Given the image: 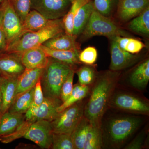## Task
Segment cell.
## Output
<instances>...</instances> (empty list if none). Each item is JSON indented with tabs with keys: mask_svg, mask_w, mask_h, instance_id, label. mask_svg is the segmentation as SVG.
<instances>
[{
	"mask_svg": "<svg viewBox=\"0 0 149 149\" xmlns=\"http://www.w3.org/2000/svg\"><path fill=\"white\" fill-rule=\"evenodd\" d=\"M83 39L95 36H103L110 39L116 36H124L125 34L108 17L104 16L94 9L87 25L82 33Z\"/></svg>",
	"mask_w": 149,
	"mask_h": 149,
	"instance_id": "52a82bcc",
	"label": "cell"
},
{
	"mask_svg": "<svg viewBox=\"0 0 149 149\" xmlns=\"http://www.w3.org/2000/svg\"><path fill=\"white\" fill-rule=\"evenodd\" d=\"M3 12V6L1 3L0 4V26L2 25Z\"/></svg>",
	"mask_w": 149,
	"mask_h": 149,
	"instance_id": "ab89813d",
	"label": "cell"
},
{
	"mask_svg": "<svg viewBox=\"0 0 149 149\" xmlns=\"http://www.w3.org/2000/svg\"><path fill=\"white\" fill-rule=\"evenodd\" d=\"M49 20L37 11L30 10L22 24V35L27 32H35L42 29L47 25Z\"/></svg>",
	"mask_w": 149,
	"mask_h": 149,
	"instance_id": "603a6c76",
	"label": "cell"
},
{
	"mask_svg": "<svg viewBox=\"0 0 149 149\" xmlns=\"http://www.w3.org/2000/svg\"><path fill=\"white\" fill-rule=\"evenodd\" d=\"M91 88V86L81 85L78 83L73 85L70 96L57 108V112H60L68 107L87 98L89 95Z\"/></svg>",
	"mask_w": 149,
	"mask_h": 149,
	"instance_id": "4316f807",
	"label": "cell"
},
{
	"mask_svg": "<svg viewBox=\"0 0 149 149\" xmlns=\"http://www.w3.org/2000/svg\"><path fill=\"white\" fill-rule=\"evenodd\" d=\"M94 10L93 2L91 1L80 8L74 17L73 35L77 36L81 34L87 25Z\"/></svg>",
	"mask_w": 149,
	"mask_h": 149,
	"instance_id": "d4e9b609",
	"label": "cell"
},
{
	"mask_svg": "<svg viewBox=\"0 0 149 149\" xmlns=\"http://www.w3.org/2000/svg\"><path fill=\"white\" fill-rule=\"evenodd\" d=\"M75 70H76L74 69L71 70L62 85L60 92V99L62 103L68 98L72 93L74 85L73 84V79Z\"/></svg>",
	"mask_w": 149,
	"mask_h": 149,
	"instance_id": "e575fe53",
	"label": "cell"
},
{
	"mask_svg": "<svg viewBox=\"0 0 149 149\" xmlns=\"http://www.w3.org/2000/svg\"><path fill=\"white\" fill-rule=\"evenodd\" d=\"M98 57L97 49L93 47H88L79 53L78 58L81 63L88 65H93Z\"/></svg>",
	"mask_w": 149,
	"mask_h": 149,
	"instance_id": "836d02e7",
	"label": "cell"
},
{
	"mask_svg": "<svg viewBox=\"0 0 149 149\" xmlns=\"http://www.w3.org/2000/svg\"><path fill=\"white\" fill-rule=\"evenodd\" d=\"M112 38L116 41L118 45L122 49L134 54L140 52L145 46L144 43L141 41L134 38L120 36Z\"/></svg>",
	"mask_w": 149,
	"mask_h": 149,
	"instance_id": "f1b7e54d",
	"label": "cell"
},
{
	"mask_svg": "<svg viewBox=\"0 0 149 149\" xmlns=\"http://www.w3.org/2000/svg\"><path fill=\"white\" fill-rule=\"evenodd\" d=\"M111 63L109 70L119 71L128 68L139 61V57L122 49L117 43L111 38Z\"/></svg>",
	"mask_w": 149,
	"mask_h": 149,
	"instance_id": "4fadbf2b",
	"label": "cell"
},
{
	"mask_svg": "<svg viewBox=\"0 0 149 149\" xmlns=\"http://www.w3.org/2000/svg\"><path fill=\"white\" fill-rule=\"evenodd\" d=\"M109 108L135 115H148V99L131 92L118 91L116 88L110 100Z\"/></svg>",
	"mask_w": 149,
	"mask_h": 149,
	"instance_id": "5b68a950",
	"label": "cell"
},
{
	"mask_svg": "<svg viewBox=\"0 0 149 149\" xmlns=\"http://www.w3.org/2000/svg\"><path fill=\"white\" fill-rule=\"evenodd\" d=\"M24 120V114L6 112L0 118V137L13 132Z\"/></svg>",
	"mask_w": 149,
	"mask_h": 149,
	"instance_id": "7402d4cb",
	"label": "cell"
},
{
	"mask_svg": "<svg viewBox=\"0 0 149 149\" xmlns=\"http://www.w3.org/2000/svg\"><path fill=\"white\" fill-rule=\"evenodd\" d=\"M40 47L45 53L48 57L52 58L74 68L77 65L81 63L78 58L80 50H57L51 49L43 45H41Z\"/></svg>",
	"mask_w": 149,
	"mask_h": 149,
	"instance_id": "44dd1931",
	"label": "cell"
},
{
	"mask_svg": "<svg viewBox=\"0 0 149 149\" xmlns=\"http://www.w3.org/2000/svg\"><path fill=\"white\" fill-rule=\"evenodd\" d=\"M77 37L64 31L47 40L42 45L51 49L57 50H80V45L76 41Z\"/></svg>",
	"mask_w": 149,
	"mask_h": 149,
	"instance_id": "ac0fdd59",
	"label": "cell"
},
{
	"mask_svg": "<svg viewBox=\"0 0 149 149\" xmlns=\"http://www.w3.org/2000/svg\"><path fill=\"white\" fill-rule=\"evenodd\" d=\"M7 46L6 37L2 25L0 26V55L5 53Z\"/></svg>",
	"mask_w": 149,
	"mask_h": 149,
	"instance_id": "f35d334b",
	"label": "cell"
},
{
	"mask_svg": "<svg viewBox=\"0 0 149 149\" xmlns=\"http://www.w3.org/2000/svg\"><path fill=\"white\" fill-rule=\"evenodd\" d=\"M20 61L25 68H45L49 62V57L40 47L28 49L21 54Z\"/></svg>",
	"mask_w": 149,
	"mask_h": 149,
	"instance_id": "2e32d148",
	"label": "cell"
},
{
	"mask_svg": "<svg viewBox=\"0 0 149 149\" xmlns=\"http://www.w3.org/2000/svg\"><path fill=\"white\" fill-rule=\"evenodd\" d=\"M115 0H94V9L100 13L108 17L110 15L114 7Z\"/></svg>",
	"mask_w": 149,
	"mask_h": 149,
	"instance_id": "d590c367",
	"label": "cell"
},
{
	"mask_svg": "<svg viewBox=\"0 0 149 149\" xmlns=\"http://www.w3.org/2000/svg\"><path fill=\"white\" fill-rule=\"evenodd\" d=\"M75 73L77 74L79 84L90 86L95 81L98 74L95 66L85 64L76 69Z\"/></svg>",
	"mask_w": 149,
	"mask_h": 149,
	"instance_id": "f546056e",
	"label": "cell"
},
{
	"mask_svg": "<svg viewBox=\"0 0 149 149\" xmlns=\"http://www.w3.org/2000/svg\"><path fill=\"white\" fill-rule=\"evenodd\" d=\"M73 0H31V9L39 12L48 20L63 18Z\"/></svg>",
	"mask_w": 149,
	"mask_h": 149,
	"instance_id": "9c48e42d",
	"label": "cell"
},
{
	"mask_svg": "<svg viewBox=\"0 0 149 149\" xmlns=\"http://www.w3.org/2000/svg\"><path fill=\"white\" fill-rule=\"evenodd\" d=\"M2 97L0 87V118L2 116Z\"/></svg>",
	"mask_w": 149,
	"mask_h": 149,
	"instance_id": "60d3db41",
	"label": "cell"
},
{
	"mask_svg": "<svg viewBox=\"0 0 149 149\" xmlns=\"http://www.w3.org/2000/svg\"><path fill=\"white\" fill-rule=\"evenodd\" d=\"M120 76L119 71L106 70L98 74L95 81L91 85L85 104L84 116L94 126L100 128Z\"/></svg>",
	"mask_w": 149,
	"mask_h": 149,
	"instance_id": "6da1fadb",
	"label": "cell"
},
{
	"mask_svg": "<svg viewBox=\"0 0 149 149\" xmlns=\"http://www.w3.org/2000/svg\"><path fill=\"white\" fill-rule=\"evenodd\" d=\"M34 88L17 95L8 111L11 113L25 114L33 103Z\"/></svg>",
	"mask_w": 149,
	"mask_h": 149,
	"instance_id": "cb8c5ba5",
	"label": "cell"
},
{
	"mask_svg": "<svg viewBox=\"0 0 149 149\" xmlns=\"http://www.w3.org/2000/svg\"><path fill=\"white\" fill-rule=\"evenodd\" d=\"M91 0H73L67 13L62 18L65 32L73 35V21L74 17L80 8Z\"/></svg>",
	"mask_w": 149,
	"mask_h": 149,
	"instance_id": "83f0119b",
	"label": "cell"
},
{
	"mask_svg": "<svg viewBox=\"0 0 149 149\" xmlns=\"http://www.w3.org/2000/svg\"><path fill=\"white\" fill-rule=\"evenodd\" d=\"M149 81V59L141 62L130 72L128 78V85L134 90L143 91Z\"/></svg>",
	"mask_w": 149,
	"mask_h": 149,
	"instance_id": "e0dca14e",
	"label": "cell"
},
{
	"mask_svg": "<svg viewBox=\"0 0 149 149\" xmlns=\"http://www.w3.org/2000/svg\"><path fill=\"white\" fill-rule=\"evenodd\" d=\"M72 69L76 70L69 65L49 57L48 64L40 80L45 98L60 99L62 85Z\"/></svg>",
	"mask_w": 149,
	"mask_h": 149,
	"instance_id": "277c9868",
	"label": "cell"
},
{
	"mask_svg": "<svg viewBox=\"0 0 149 149\" xmlns=\"http://www.w3.org/2000/svg\"><path fill=\"white\" fill-rule=\"evenodd\" d=\"M149 0H118L117 15L123 22L129 21L149 6Z\"/></svg>",
	"mask_w": 149,
	"mask_h": 149,
	"instance_id": "5bb4252c",
	"label": "cell"
},
{
	"mask_svg": "<svg viewBox=\"0 0 149 149\" xmlns=\"http://www.w3.org/2000/svg\"><path fill=\"white\" fill-rule=\"evenodd\" d=\"M86 102L84 99L58 113L54 119L50 122L53 133L71 135L84 116Z\"/></svg>",
	"mask_w": 149,
	"mask_h": 149,
	"instance_id": "ba28073f",
	"label": "cell"
},
{
	"mask_svg": "<svg viewBox=\"0 0 149 149\" xmlns=\"http://www.w3.org/2000/svg\"><path fill=\"white\" fill-rule=\"evenodd\" d=\"M33 123L25 120L13 133L0 137V141L4 144L11 143L17 139L24 137L29 126Z\"/></svg>",
	"mask_w": 149,
	"mask_h": 149,
	"instance_id": "1f68e13d",
	"label": "cell"
},
{
	"mask_svg": "<svg viewBox=\"0 0 149 149\" xmlns=\"http://www.w3.org/2000/svg\"><path fill=\"white\" fill-rule=\"evenodd\" d=\"M23 24L27 14L31 10V0H9Z\"/></svg>",
	"mask_w": 149,
	"mask_h": 149,
	"instance_id": "d6a6232c",
	"label": "cell"
},
{
	"mask_svg": "<svg viewBox=\"0 0 149 149\" xmlns=\"http://www.w3.org/2000/svg\"><path fill=\"white\" fill-rule=\"evenodd\" d=\"M70 136L74 149L102 148L100 128L94 126L84 116Z\"/></svg>",
	"mask_w": 149,
	"mask_h": 149,
	"instance_id": "8992f818",
	"label": "cell"
},
{
	"mask_svg": "<svg viewBox=\"0 0 149 149\" xmlns=\"http://www.w3.org/2000/svg\"><path fill=\"white\" fill-rule=\"evenodd\" d=\"M25 69L19 54L4 53L0 55V74L17 78Z\"/></svg>",
	"mask_w": 149,
	"mask_h": 149,
	"instance_id": "9a60e30c",
	"label": "cell"
},
{
	"mask_svg": "<svg viewBox=\"0 0 149 149\" xmlns=\"http://www.w3.org/2000/svg\"><path fill=\"white\" fill-rule=\"evenodd\" d=\"M53 132L51 122L47 120L33 123L23 137L37 144L42 149H51Z\"/></svg>",
	"mask_w": 149,
	"mask_h": 149,
	"instance_id": "8fae6325",
	"label": "cell"
},
{
	"mask_svg": "<svg viewBox=\"0 0 149 149\" xmlns=\"http://www.w3.org/2000/svg\"><path fill=\"white\" fill-rule=\"evenodd\" d=\"M51 149H74L70 134L53 133Z\"/></svg>",
	"mask_w": 149,
	"mask_h": 149,
	"instance_id": "4dcf8cb0",
	"label": "cell"
},
{
	"mask_svg": "<svg viewBox=\"0 0 149 149\" xmlns=\"http://www.w3.org/2000/svg\"><path fill=\"white\" fill-rule=\"evenodd\" d=\"M143 120L141 116L126 115L113 116L102 122V148L120 149L128 143L141 128Z\"/></svg>",
	"mask_w": 149,
	"mask_h": 149,
	"instance_id": "7a4b0ae2",
	"label": "cell"
},
{
	"mask_svg": "<svg viewBox=\"0 0 149 149\" xmlns=\"http://www.w3.org/2000/svg\"><path fill=\"white\" fill-rule=\"evenodd\" d=\"M4 1V0H0V4H1V3Z\"/></svg>",
	"mask_w": 149,
	"mask_h": 149,
	"instance_id": "b9f144b4",
	"label": "cell"
},
{
	"mask_svg": "<svg viewBox=\"0 0 149 149\" xmlns=\"http://www.w3.org/2000/svg\"><path fill=\"white\" fill-rule=\"evenodd\" d=\"M62 103L60 99L45 97L42 103L39 106L31 105L24 114L25 120L32 123L40 120L51 122L58 113L57 109Z\"/></svg>",
	"mask_w": 149,
	"mask_h": 149,
	"instance_id": "7c38bea8",
	"label": "cell"
},
{
	"mask_svg": "<svg viewBox=\"0 0 149 149\" xmlns=\"http://www.w3.org/2000/svg\"><path fill=\"white\" fill-rule=\"evenodd\" d=\"M17 78L6 77L0 74V87L2 97V115L8 111L16 96Z\"/></svg>",
	"mask_w": 149,
	"mask_h": 149,
	"instance_id": "d6986e66",
	"label": "cell"
},
{
	"mask_svg": "<svg viewBox=\"0 0 149 149\" xmlns=\"http://www.w3.org/2000/svg\"><path fill=\"white\" fill-rule=\"evenodd\" d=\"M64 31L62 18L49 20L42 29L26 32L12 42L8 46L5 53L21 54L28 49L40 47L47 40Z\"/></svg>",
	"mask_w": 149,
	"mask_h": 149,
	"instance_id": "3957f363",
	"label": "cell"
},
{
	"mask_svg": "<svg viewBox=\"0 0 149 149\" xmlns=\"http://www.w3.org/2000/svg\"><path fill=\"white\" fill-rule=\"evenodd\" d=\"M1 4L2 27L6 37L8 47L22 35V24L9 0H4Z\"/></svg>",
	"mask_w": 149,
	"mask_h": 149,
	"instance_id": "30bf717a",
	"label": "cell"
},
{
	"mask_svg": "<svg viewBox=\"0 0 149 149\" xmlns=\"http://www.w3.org/2000/svg\"><path fill=\"white\" fill-rule=\"evenodd\" d=\"M128 29L136 34L148 37L149 35V7H147L140 14L131 19Z\"/></svg>",
	"mask_w": 149,
	"mask_h": 149,
	"instance_id": "484cf974",
	"label": "cell"
},
{
	"mask_svg": "<svg viewBox=\"0 0 149 149\" xmlns=\"http://www.w3.org/2000/svg\"><path fill=\"white\" fill-rule=\"evenodd\" d=\"M44 68L27 69L17 78L16 95L34 88L37 82L41 80Z\"/></svg>",
	"mask_w": 149,
	"mask_h": 149,
	"instance_id": "ffe728a7",
	"label": "cell"
},
{
	"mask_svg": "<svg viewBox=\"0 0 149 149\" xmlns=\"http://www.w3.org/2000/svg\"><path fill=\"white\" fill-rule=\"evenodd\" d=\"M45 97L40 80L37 82L34 88L33 101L32 105L34 107L39 106L42 103Z\"/></svg>",
	"mask_w": 149,
	"mask_h": 149,
	"instance_id": "74e56055",
	"label": "cell"
},
{
	"mask_svg": "<svg viewBox=\"0 0 149 149\" xmlns=\"http://www.w3.org/2000/svg\"><path fill=\"white\" fill-rule=\"evenodd\" d=\"M146 129H143L129 143L126 144L125 149H142L147 147Z\"/></svg>",
	"mask_w": 149,
	"mask_h": 149,
	"instance_id": "8d00e7d4",
	"label": "cell"
}]
</instances>
